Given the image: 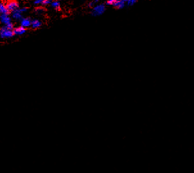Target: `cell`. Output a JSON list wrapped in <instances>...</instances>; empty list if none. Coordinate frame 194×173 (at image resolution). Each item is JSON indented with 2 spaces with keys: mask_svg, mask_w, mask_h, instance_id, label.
Segmentation results:
<instances>
[{
  "mask_svg": "<svg viewBox=\"0 0 194 173\" xmlns=\"http://www.w3.org/2000/svg\"><path fill=\"white\" fill-rule=\"evenodd\" d=\"M106 11V6L104 3H100L96 5L90 12L91 15L93 17L102 16Z\"/></svg>",
  "mask_w": 194,
  "mask_h": 173,
  "instance_id": "6da1fadb",
  "label": "cell"
},
{
  "mask_svg": "<svg viewBox=\"0 0 194 173\" xmlns=\"http://www.w3.org/2000/svg\"><path fill=\"white\" fill-rule=\"evenodd\" d=\"M14 36L13 31L7 29L5 26H2L0 28V38L1 39H9Z\"/></svg>",
  "mask_w": 194,
  "mask_h": 173,
  "instance_id": "7a4b0ae2",
  "label": "cell"
},
{
  "mask_svg": "<svg viewBox=\"0 0 194 173\" xmlns=\"http://www.w3.org/2000/svg\"><path fill=\"white\" fill-rule=\"evenodd\" d=\"M5 5L9 12L11 13L19 9V3L17 1H9L5 4Z\"/></svg>",
  "mask_w": 194,
  "mask_h": 173,
  "instance_id": "3957f363",
  "label": "cell"
},
{
  "mask_svg": "<svg viewBox=\"0 0 194 173\" xmlns=\"http://www.w3.org/2000/svg\"><path fill=\"white\" fill-rule=\"evenodd\" d=\"M32 21V20L29 17H24V18L21 21H20V24H21L20 26L23 27L25 29L29 28L31 27Z\"/></svg>",
  "mask_w": 194,
  "mask_h": 173,
  "instance_id": "277c9868",
  "label": "cell"
},
{
  "mask_svg": "<svg viewBox=\"0 0 194 173\" xmlns=\"http://www.w3.org/2000/svg\"><path fill=\"white\" fill-rule=\"evenodd\" d=\"M0 22L3 24L4 26H6V25L12 22V18L10 16V14H1Z\"/></svg>",
  "mask_w": 194,
  "mask_h": 173,
  "instance_id": "5b68a950",
  "label": "cell"
},
{
  "mask_svg": "<svg viewBox=\"0 0 194 173\" xmlns=\"http://www.w3.org/2000/svg\"><path fill=\"white\" fill-rule=\"evenodd\" d=\"M126 0H115L113 6L117 9H123L126 6Z\"/></svg>",
  "mask_w": 194,
  "mask_h": 173,
  "instance_id": "8992f818",
  "label": "cell"
},
{
  "mask_svg": "<svg viewBox=\"0 0 194 173\" xmlns=\"http://www.w3.org/2000/svg\"><path fill=\"white\" fill-rule=\"evenodd\" d=\"M12 18L14 19L16 21H21V20L24 18L23 16V14L20 12L19 9H18L16 11H15L14 12H12Z\"/></svg>",
  "mask_w": 194,
  "mask_h": 173,
  "instance_id": "52a82bcc",
  "label": "cell"
},
{
  "mask_svg": "<svg viewBox=\"0 0 194 173\" xmlns=\"http://www.w3.org/2000/svg\"><path fill=\"white\" fill-rule=\"evenodd\" d=\"M27 29L24 28L23 27L21 26L15 27L14 29L13 30V33L14 35H17V36H20V35H23L27 32Z\"/></svg>",
  "mask_w": 194,
  "mask_h": 173,
  "instance_id": "ba28073f",
  "label": "cell"
},
{
  "mask_svg": "<svg viewBox=\"0 0 194 173\" xmlns=\"http://www.w3.org/2000/svg\"><path fill=\"white\" fill-rule=\"evenodd\" d=\"M41 26H42V22L39 21V19H34L32 21L31 28L32 29H34V30L38 29V28H39L41 27Z\"/></svg>",
  "mask_w": 194,
  "mask_h": 173,
  "instance_id": "9c48e42d",
  "label": "cell"
},
{
  "mask_svg": "<svg viewBox=\"0 0 194 173\" xmlns=\"http://www.w3.org/2000/svg\"><path fill=\"white\" fill-rule=\"evenodd\" d=\"M51 6L53 9H54L55 11H59L61 9L60 7V2L59 1H53L51 3Z\"/></svg>",
  "mask_w": 194,
  "mask_h": 173,
  "instance_id": "30bf717a",
  "label": "cell"
},
{
  "mask_svg": "<svg viewBox=\"0 0 194 173\" xmlns=\"http://www.w3.org/2000/svg\"><path fill=\"white\" fill-rule=\"evenodd\" d=\"M0 13L1 14H10V12L7 10L6 5L3 3L1 4V7H0Z\"/></svg>",
  "mask_w": 194,
  "mask_h": 173,
  "instance_id": "8fae6325",
  "label": "cell"
},
{
  "mask_svg": "<svg viewBox=\"0 0 194 173\" xmlns=\"http://www.w3.org/2000/svg\"><path fill=\"white\" fill-rule=\"evenodd\" d=\"M35 11L38 14H42L46 11V10L44 7H38L37 8H35Z\"/></svg>",
  "mask_w": 194,
  "mask_h": 173,
  "instance_id": "7c38bea8",
  "label": "cell"
},
{
  "mask_svg": "<svg viewBox=\"0 0 194 173\" xmlns=\"http://www.w3.org/2000/svg\"><path fill=\"white\" fill-rule=\"evenodd\" d=\"M98 3H99V1H98V0H95V1H92L89 2L88 4V7L90 9H93Z\"/></svg>",
  "mask_w": 194,
  "mask_h": 173,
  "instance_id": "4fadbf2b",
  "label": "cell"
},
{
  "mask_svg": "<svg viewBox=\"0 0 194 173\" xmlns=\"http://www.w3.org/2000/svg\"><path fill=\"white\" fill-rule=\"evenodd\" d=\"M137 3H138L137 0H128V1H127L126 2V6L132 7Z\"/></svg>",
  "mask_w": 194,
  "mask_h": 173,
  "instance_id": "5bb4252c",
  "label": "cell"
},
{
  "mask_svg": "<svg viewBox=\"0 0 194 173\" xmlns=\"http://www.w3.org/2000/svg\"><path fill=\"white\" fill-rule=\"evenodd\" d=\"M52 2V1H51V0H43L41 6L42 7L48 6V5H51Z\"/></svg>",
  "mask_w": 194,
  "mask_h": 173,
  "instance_id": "9a60e30c",
  "label": "cell"
},
{
  "mask_svg": "<svg viewBox=\"0 0 194 173\" xmlns=\"http://www.w3.org/2000/svg\"><path fill=\"white\" fill-rule=\"evenodd\" d=\"M114 1H115V0H108V1H106L104 4L106 5H106H108V6L113 5Z\"/></svg>",
  "mask_w": 194,
  "mask_h": 173,
  "instance_id": "2e32d148",
  "label": "cell"
},
{
  "mask_svg": "<svg viewBox=\"0 0 194 173\" xmlns=\"http://www.w3.org/2000/svg\"><path fill=\"white\" fill-rule=\"evenodd\" d=\"M6 28L7 29H9L10 30H12V31H13V30L14 29V26L12 22H11V23H9V24L6 25Z\"/></svg>",
  "mask_w": 194,
  "mask_h": 173,
  "instance_id": "e0dca14e",
  "label": "cell"
},
{
  "mask_svg": "<svg viewBox=\"0 0 194 173\" xmlns=\"http://www.w3.org/2000/svg\"><path fill=\"white\" fill-rule=\"evenodd\" d=\"M19 9L20 12H21L22 14H23V13H25V12H26L28 11L29 8H28V7H22V8H19Z\"/></svg>",
  "mask_w": 194,
  "mask_h": 173,
  "instance_id": "ac0fdd59",
  "label": "cell"
},
{
  "mask_svg": "<svg viewBox=\"0 0 194 173\" xmlns=\"http://www.w3.org/2000/svg\"><path fill=\"white\" fill-rule=\"evenodd\" d=\"M43 0H36V1H34V5H41Z\"/></svg>",
  "mask_w": 194,
  "mask_h": 173,
  "instance_id": "d6986e66",
  "label": "cell"
},
{
  "mask_svg": "<svg viewBox=\"0 0 194 173\" xmlns=\"http://www.w3.org/2000/svg\"><path fill=\"white\" fill-rule=\"evenodd\" d=\"M1 4H2V3H1V1H0V7H1Z\"/></svg>",
  "mask_w": 194,
  "mask_h": 173,
  "instance_id": "ffe728a7",
  "label": "cell"
},
{
  "mask_svg": "<svg viewBox=\"0 0 194 173\" xmlns=\"http://www.w3.org/2000/svg\"><path fill=\"white\" fill-rule=\"evenodd\" d=\"M0 16H1V13H0Z\"/></svg>",
  "mask_w": 194,
  "mask_h": 173,
  "instance_id": "44dd1931",
  "label": "cell"
}]
</instances>
